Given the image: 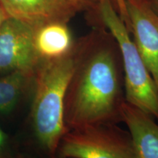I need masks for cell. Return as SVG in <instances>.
<instances>
[{"mask_svg":"<svg viewBox=\"0 0 158 158\" xmlns=\"http://www.w3.org/2000/svg\"><path fill=\"white\" fill-rule=\"evenodd\" d=\"M98 8L102 23L118 45L123 68L126 101L158 122V89L130 37L129 29L110 0H101Z\"/></svg>","mask_w":158,"mask_h":158,"instance_id":"3","label":"cell"},{"mask_svg":"<svg viewBox=\"0 0 158 158\" xmlns=\"http://www.w3.org/2000/svg\"><path fill=\"white\" fill-rule=\"evenodd\" d=\"M126 101L119 51L109 33L90 35L75 47V65L64 99L67 130L122 122Z\"/></svg>","mask_w":158,"mask_h":158,"instance_id":"1","label":"cell"},{"mask_svg":"<svg viewBox=\"0 0 158 158\" xmlns=\"http://www.w3.org/2000/svg\"><path fill=\"white\" fill-rule=\"evenodd\" d=\"M149 3L152 7V8L158 13V0H152L151 2Z\"/></svg>","mask_w":158,"mask_h":158,"instance_id":"15","label":"cell"},{"mask_svg":"<svg viewBox=\"0 0 158 158\" xmlns=\"http://www.w3.org/2000/svg\"><path fill=\"white\" fill-rule=\"evenodd\" d=\"M127 29L158 89V13L147 0H125Z\"/></svg>","mask_w":158,"mask_h":158,"instance_id":"6","label":"cell"},{"mask_svg":"<svg viewBox=\"0 0 158 158\" xmlns=\"http://www.w3.org/2000/svg\"><path fill=\"white\" fill-rule=\"evenodd\" d=\"M34 28L8 17L0 29V76L13 72L34 75L40 59L34 46Z\"/></svg>","mask_w":158,"mask_h":158,"instance_id":"5","label":"cell"},{"mask_svg":"<svg viewBox=\"0 0 158 158\" xmlns=\"http://www.w3.org/2000/svg\"><path fill=\"white\" fill-rule=\"evenodd\" d=\"M122 122L131 135L138 158H158V122L155 118L126 102Z\"/></svg>","mask_w":158,"mask_h":158,"instance_id":"8","label":"cell"},{"mask_svg":"<svg viewBox=\"0 0 158 158\" xmlns=\"http://www.w3.org/2000/svg\"><path fill=\"white\" fill-rule=\"evenodd\" d=\"M116 5H117L118 10L119 11V15L123 20L125 25L127 22V9H126V2L125 0H115Z\"/></svg>","mask_w":158,"mask_h":158,"instance_id":"12","label":"cell"},{"mask_svg":"<svg viewBox=\"0 0 158 158\" xmlns=\"http://www.w3.org/2000/svg\"><path fill=\"white\" fill-rule=\"evenodd\" d=\"M0 158H12L8 138L0 127Z\"/></svg>","mask_w":158,"mask_h":158,"instance_id":"11","label":"cell"},{"mask_svg":"<svg viewBox=\"0 0 158 158\" xmlns=\"http://www.w3.org/2000/svg\"><path fill=\"white\" fill-rule=\"evenodd\" d=\"M74 65L75 48L62 58L40 60L35 70L31 126L39 146L51 157L56 156L61 140L68 131L64 99Z\"/></svg>","mask_w":158,"mask_h":158,"instance_id":"2","label":"cell"},{"mask_svg":"<svg viewBox=\"0 0 158 158\" xmlns=\"http://www.w3.org/2000/svg\"><path fill=\"white\" fill-rule=\"evenodd\" d=\"M8 18V15H7L6 12L2 5H0V29L2 28V26L5 21V20Z\"/></svg>","mask_w":158,"mask_h":158,"instance_id":"14","label":"cell"},{"mask_svg":"<svg viewBox=\"0 0 158 158\" xmlns=\"http://www.w3.org/2000/svg\"><path fill=\"white\" fill-rule=\"evenodd\" d=\"M34 46L40 60L56 59L68 56L76 43L64 22H50L34 29Z\"/></svg>","mask_w":158,"mask_h":158,"instance_id":"9","label":"cell"},{"mask_svg":"<svg viewBox=\"0 0 158 158\" xmlns=\"http://www.w3.org/2000/svg\"><path fill=\"white\" fill-rule=\"evenodd\" d=\"M77 1L84 7V8H85V7H90V6L98 5L101 0H77Z\"/></svg>","mask_w":158,"mask_h":158,"instance_id":"13","label":"cell"},{"mask_svg":"<svg viewBox=\"0 0 158 158\" xmlns=\"http://www.w3.org/2000/svg\"><path fill=\"white\" fill-rule=\"evenodd\" d=\"M59 158H138L128 130L118 124H99L67 131Z\"/></svg>","mask_w":158,"mask_h":158,"instance_id":"4","label":"cell"},{"mask_svg":"<svg viewBox=\"0 0 158 158\" xmlns=\"http://www.w3.org/2000/svg\"><path fill=\"white\" fill-rule=\"evenodd\" d=\"M8 17L33 28L50 22L68 23L84 9L77 0H0Z\"/></svg>","mask_w":158,"mask_h":158,"instance_id":"7","label":"cell"},{"mask_svg":"<svg viewBox=\"0 0 158 158\" xmlns=\"http://www.w3.org/2000/svg\"><path fill=\"white\" fill-rule=\"evenodd\" d=\"M34 75L13 72L0 76V114H7L16 108L27 90L32 88Z\"/></svg>","mask_w":158,"mask_h":158,"instance_id":"10","label":"cell"}]
</instances>
